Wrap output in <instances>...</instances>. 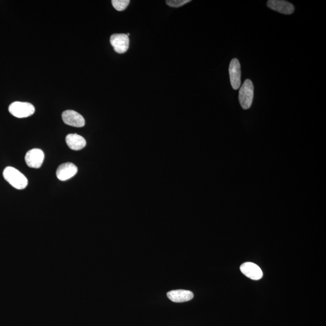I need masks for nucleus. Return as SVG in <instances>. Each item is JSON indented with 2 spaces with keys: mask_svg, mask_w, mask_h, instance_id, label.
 Segmentation results:
<instances>
[{
  "mask_svg": "<svg viewBox=\"0 0 326 326\" xmlns=\"http://www.w3.org/2000/svg\"><path fill=\"white\" fill-rule=\"evenodd\" d=\"M4 179L14 188L22 190L28 185L27 178L13 167H5L3 171Z\"/></svg>",
  "mask_w": 326,
  "mask_h": 326,
  "instance_id": "nucleus-1",
  "label": "nucleus"
},
{
  "mask_svg": "<svg viewBox=\"0 0 326 326\" xmlns=\"http://www.w3.org/2000/svg\"><path fill=\"white\" fill-rule=\"evenodd\" d=\"M254 98V86L253 82L246 79L241 87L239 93V101L243 109H248L253 103Z\"/></svg>",
  "mask_w": 326,
  "mask_h": 326,
  "instance_id": "nucleus-2",
  "label": "nucleus"
},
{
  "mask_svg": "<svg viewBox=\"0 0 326 326\" xmlns=\"http://www.w3.org/2000/svg\"><path fill=\"white\" fill-rule=\"evenodd\" d=\"M8 111L17 118L29 117L35 111V107L32 104L27 102H15L10 105Z\"/></svg>",
  "mask_w": 326,
  "mask_h": 326,
  "instance_id": "nucleus-3",
  "label": "nucleus"
},
{
  "mask_svg": "<svg viewBox=\"0 0 326 326\" xmlns=\"http://www.w3.org/2000/svg\"><path fill=\"white\" fill-rule=\"evenodd\" d=\"M110 43L115 52L122 54L127 52L129 47V36L126 34H114L110 38Z\"/></svg>",
  "mask_w": 326,
  "mask_h": 326,
  "instance_id": "nucleus-4",
  "label": "nucleus"
},
{
  "mask_svg": "<svg viewBox=\"0 0 326 326\" xmlns=\"http://www.w3.org/2000/svg\"><path fill=\"white\" fill-rule=\"evenodd\" d=\"M44 160V152L39 149L30 150V151L27 152L25 157V163L31 168H39L43 163Z\"/></svg>",
  "mask_w": 326,
  "mask_h": 326,
  "instance_id": "nucleus-5",
  "label": "nucleus"
},
{
  "mask_svg": "<svg viewBox=\"0 0 326 326\" xmlns=\"http://www.w3.org/2000/svg\"><path fill=\"white\" fill-rule=\"evenodd\" d=\"M62 120L65 124L71 126L82 127L84 126L86 121L83 116L73 110H67L62 113Z\"/></svg>",
  "mask_w": 326,
  "mask_h": 326,
  "instance_id": "nucleus-6",
  "label": "nucleus"
},
{
  "mask_svg": "<svg viewBox=\"0 0 326 326\" xmlns=\"http://www.w3.org/2000/svg\"><path fill=\"white\" fill-rule=\"evenodd\" d=\"M229 75L232 89H239L241 85V69L237 59H232L229 66Z\"/></svg>",
  "mask_w": 326,
  "mask_h": 326,
  "instance_id": "nucleus-7",
  "label": "nucleus"
},
{
  "mask_svg": "<svg viewBox=\"0 0 326 326\" xmlns=\"http://www.w3.org/2000/svg\"><path fill=\"white\" fill-rule=\"evenodd\" d=\"M267 5L271 9L285 15H290L295 10L293 4L283 0H269L267 2Z\"/></svg>",
  "mask_w": 326,
  "mask_h": 326,
  "instance_id": "nucleus-8",
  "label": "nucleus"
},
{
  "mask_svg": "<svg viewBox=\"0 0 326 326\" xmlns=\"http://www.w3.org/2000/svg\"><path fill=\"white\" fill-rule=\"evenodd\" d=\"M78 167L72 163H66L59 166L56 171V176L62 181H67L74 177L78 172Z\"/></svg>",
  "mask_w": 326,
  "mask_h": 326,
  "instance_id": "nucleus-9",
  "label": "nucleus"
},
{
  "mask_svg": "<svg viewBox=\"0 0 326 326\" xmlns=\"http://www.w3.org/2000/svg\"><path fill=\"white\" fill-rule=\"evenodd\" d=\"M240 271L251 280H259L263 277V272L259 266L251 262H246L240 266Z\"/></svg>",
  "mask_w": 326,
  "mask_h": 326,
  "instance_id": "nucleus-10",
  "label": "nucleus"
},
{
  "mask_svg": "<svg viewBox=\"0 0 326 326\" xmlns=\"http://www.w3.org/2000/svg\"><path fill=\"white\" fill-rule=\"evenodd\" d=\"M167 296L173 302L183 303L194 299V295L190 291L178 290L168 292Z\"/></svg>",
  "mask_w": 326,
  "mask_h": 326,
  "instance_id": "nucleus-11",
  "label": "nucleus"
},
{
  "mask_svg": "<svg viewBox=\"0 0 326 326\" xmlns=\"http://www.w3.org/2000/svg\"><path fill=\"white\" fill-rule=\"evenodd\" d=\"M66 143L68 146L74 151H79L86 146V139L77 134H70L67 136Z\"/></svg>",
  "mask_w": 326,
  "mask_h": 326,
  "instance_id": "nucleus-12",
  "label": "nucleus"
},
{
  "mask_svg": "<svg viewBox=\"0 0 326 326\" xmlns=\"http://www.w3.org/2000/svg\"><path fill=\"white\" fill-rule=\"evenodd\" d=\"M112 4L117 11H123L126 9L130 3L129 0H112Z\"/></svg>",
  "mask_w": 326,
  "mask_h": 326,
  "instance_id": "nucleus-13",
  "label": "nucleus"
},
{
  "mask_svg": "<svg viewBox=\"0 0 326 326\" xmlns=\"http://www.w3.org/2000/svg\"><path fill=\"white\" fill-rule=\"evenodd\" d=\"M189 2H191L190 0H169L166 1V4L170 7H180Z\"/></svg>",
  "mask_w": 326,
  "mask_h": 326,
  "instance_id": "nucleus-14",
  "label": "nucleus"
}]
</instances>
